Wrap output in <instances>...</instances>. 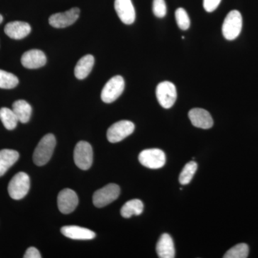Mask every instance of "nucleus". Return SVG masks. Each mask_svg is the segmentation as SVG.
I'll use <instances>...</instances> for the list:
<instances>
[{"mask_svg": "<svg viewBox=\"0 0 258 258\" xmlns=\"http://www.w3.org/2000/svg\"><path fill=\"white\" fill-rule=\"evenodd\" d=\"M56 145L55 136L48 134L42 137L33 154V161L37 166L45 165L50 161Z\"/></svg>", "mask_w": 258, "mask_h": 258, "instance_id": "1", "label": "nucleus"}, {"mask_svg": "<svg viewBox=\"0 0 258 258\" xmlns=\"http://www.w3.org/2000/svg\"><path fill=\"white\" fill-rule=\"evenodd\" d=\"M242 28V18L240 12L232 10L227 14L222 25V34L227 40H233L240 35Z\"/></svg>", "mask_w": 258, "mask_h": 258, "instance_id": "2", "label": "nucleus"}, {"mask_svg": "<svg viewBox=\"0 0 258 258\" xmlns=\"http://www.w3.org/2000/svg\"><path fill=\"white\" fill-rule=\"evenodd\" d=\"M30 187V177L26 173L19 172L8 185V193L13 200H21L28 195Z\"/></svg>", "mask_w": 258, "mask_h": 258, "instance_id": "3", "label": "nucleus"}, {"mask_svg": "<svg viewBox=\"0 0 258 258\" xmlns=\"http://www.w3.org/2000/svg\"><path fill=\"white\" fill-rule=\"evenodd\" d=\"M125 88L124 80L120 76H115L108 81L102 90L101 99L106 103H111L119 98Z\"/></svg>", "mask_w": 258, "mask_h": 258, "instance_id": "4", "label": "nucleus"}, {"mask_svg": "<svg viewBox=\"0 0 258 258\" xmlns=\"http://www.w3.org/2000/svg\"><path fill=\"white\" fill-rule=\"evenodd\" d=\"M120 187L115 184H109L97 190L93 196V203L96 208H101L109 205L118 199Z\"/></svg>", "mask_w": 258, "mask_h": 258, "instance_id": "5", "label": "nucleus"}, {"mask_svg": "<svg viewBox=\"0 0 258 258\" xmlns=\"http://www.w3.org/2000/svg\"><path fill=\"white\" fill-rule=\"evenodd\" d=\"M139 160L142 165L149 169H160L165 164L166 155L161 149H146L139 154Z\"/></svg>", "mask_w": 258, "mask_h": 258, "instance_id": "6", "label": "nucleus"}, {"mask_svg": "<svg viewBox=\"0 0 258 258\" xmlns=\"http://www.w3.org/2000/svg\"><path fill=\"white\" fill-rule=\"evenodd\" d=\"M156 95L159 104L164 108H170L174 106L177 98L175 86L169 81L159 83L156 90Z\"/></svg>", "mask_w": 258, "mask_h": 258, "instance_id": "7", "label": "nucleus"}, {"mask_svg": "<svg viewBox=\"0 0 258 258\" xmlns=\"http://www.w3.org/2000/svg\"><path fill=\"white\" fill-rule=\"evenodd\" d=\"M74 161L76 166L82 170H88L92 166L93 149L86 142H79L74 150Z\"/></svg>", "mask_w": 258, "mask_h": 258, "instance_id": "8", "label": "nucleus"}, {"mask_svg": "<svg viewBox=\"0 0 258 258\" xmlns=\"http://www.w3.org/2000/svg\"><path fill=\"white\" fill-rule=\"evenodd\" d=\"M135 125L129 120H120L108 129L107 139L111 143H117L133 133Z\"/></svg>", "mask_w": 258, "mask_h": 258, "instance_id": "9", "label": "nucleus"}, {"mask_svg": "<svg viewBox=\"0 0 258 258\" xmlns=\"http://www.w3.org/2000/svg\"><path fill=\"white\" fill-rule=\"evenodd\" d=\"M80 12L79 8H73L64 13H55L49 18V23L53 28H67L76 23L79 18Z\"/></svg>", "mask_w": 258, "mask_h": 258, "instance_id": "10", "label": "nucleus"}, {"mask_svg": "<svg viewBox=\"0 0 258 258\" xmlns=\"http://www.w3.org/2000/svg\"><path fill=\"white\" fill-rule=\"evenodd\" d=\"M79 205V198L74 190L64 189L57 197V206L62 214L68 215L76 210Z\"/></svg>", "mask_w": 258, "mask_h": 258, "instance_id": "11", "label": "nucleus"}, {"mask_svg": "<svg viewBox=\"0 0 258 258\" xmlns=\"http://www.w3.org/2000/svg\"><path fill=\"white\" fill-rule=\"evenodd\" d=\"M114 8L118 18L125 25L135 21L136 12L132 0H115Z\"/></svg>", "mask_w": 258, "mask_h": 258, "instance_id": "12", "label": "nucleus"}, {"mask_svg": "<svg viewBox=\"0 0 258 258\" xmlns=\"http://www.w3.org/2000/svg\"><path fill=\"white\" fill-rule=\"evenodd\" d=\"M47 62L46 56L42 50H30L27 51L21 57V62L24 67L28 69H40Z\"/></svg>", "mask_w": 258, "mask_h": 258, "instance_id": "13", "label": "nucleus"}, {"mask_svg": "<svg viewBox=\"0 0 258 258\" xmlns=\"http://www.w3.org/2000/svg\"><path fill=\"white\" fill-rule=\"evenodd\" d=\"M61 232L62 235L72 240H93L96 236L93 231L76 225L64 226L61 228Z\"/></svg>", "mask_w": 258, "mask_h": 258, "instance_id": "14", "label": "nucleus"}, {"mask_svg": "<svg viewBox=\"0 0 258 258\" xmlns=\"http://www.w3.org/2000/svg\"><path fill=\"white\" fill-rule=\"evenodd\" d=\"M191 123L197 128L209 129L213 126V119L210 113L203 108H193L189 112Z\"/></svg>", "mask_w": 258, "mask_h": 258, "instance_id": "15", "label": "nucleus"}, {"mask_svg": "<svg viewBox=\"0 0 258 258\" xmlns=\"http://www.w3.org/2000/svg\"><path fill=\"white\" fill-rule=\"evenodd\" d=\"M31 32V27L25 22L15 21L7 24L5 32L10 38L21 40L28 36Z\"/></svg>", "mask_w": 258, "mask_h": 258, "instance_id": "16", "label": "nucleus"}, {"mask_svg": "<svg viewBox=\"0 0 258 258\" xmlns=\"http://www.w3.org/2000/svg\"><path fill=\"white\" fill-rule=\"evenodd\" d=\"M157 252L159 257L174 258L175 257V248L174 242L169 234L161 235L157 244Z\"/></svg>", "mask_w": 258, "mask_h": 258, "instance_id": "17", "label": "nucleus"}, {"mask_svg": "<svg viewBox=\"0 0 258 258\" xmlns=\"http://www.w3.org/2000/svg\"><path fill=\"white\" fill-rule=\"evenodd\" d=\"M94 62L95 59L93 55H86L81 57L75 68L76 77L79 80L86 79L92 71Z\"/></svg>", "mask_w": 258, "mask_h": 258, "instance_id": "18", "label": "nucleus"}, {"mask_svg": "<svg viewBox=\"0 0 258 258\" xmlns=\"http://www.w3.org/2000/svg\"><path fill=\"white\" fill-rule=\"evenodd\" d=\"M20 155L17 151L3 149L0 151V176L4 175L18 160Z\"/></svg>", "mask_w": 258, "mask_h": 258, "instance_id": "19", "label": "nucleus"}, {"mask_svg": "<svg viewBox=\"0 0 258 258\" xmlns=\"http://www.w3.org/2000/svg\"><path fill=\"white\" fill-rule=\"evenodd\" d=\"M13 111L21 123H28L32 115V107L28 102L24 100H18L13 103Z\"/></svg>", "mask_w": 258, "mask_h": 258, "instance_id": "20", "label": "nucleus"}, {"mask_svg": "<svg viewBox=\"0 0 258 258\" xmlns=\"http://www.w3.org/2000/svg\"><path fill=\"white\" fill-rule=\"evenodd\" d=\"M143 211V203L138 199H134L124 204L120 210V215L124 218H130L133 215H140Z\"/></svg>", "mask_w": 258, "mask_h": 258, "instance_id": "21", "label": "nucleus"}, {"mask_svg": "<svg viewBox=\"0 0 258 258\" xmlns=\"http://www.w3.org/2000/svg\"><path fill=\"white\" fill-rule=\"evenodd\" d=\"M0 120L8 130H13L16 128L19 121L14 111L8 108L0 109Z\"/></svg>", "mask_w": 258, "mask_h": 258, "instance_id": "22", "label": "nucleus"}, {"mask_svg": "<svg viewBox=\"0 0 258 258\" xmlns=\"http://www.w3.org/2000/svg\"><path fill=\"white\" fill-rule=\"evenodd\" d=\"M197 169H198V164L196 162L190 161L187 163L180 174L179 178L180 184L182 185L189 184L196 173Z\"/></svg>", "mask_w": 258, "mask_h": 258, "instance_id": "23", "label": "nucleus"}, {"mask_svg": "<svg viewBox=\"0 0 258 258\" xmlns=\"http://www.w3.org/2000/svg\"><path fill=\"white\" fill-rule=\"evenodd\" d=\"M19 80L14 74L0 70V88L12 89L18 86Z\"/></svg>", "mask_w": 258, "mask_h": 258, "instance_id": "24", "label": "nucleus"}, {"mask_svg": "<svg viewBox=\"0 0 258 258\" xmlns=\"http://www.w3.org/2000/svg\"><path fill=\"white\" fill-rule=\"evenodd\" d=\"M249 247L247 244H236L225 254V258H246L248 257Z\"/></svg>", "mask_w": 258, "mask_h": 258, "instance_id": "25", "label": "nucleus"}, {"mask_svg": "<svg viewBox=\"0 0 258 258\" xmlns=\"http://www.w3.org/2000/svg\"><path fill=\"white\" fill-rule=\"evenodd\" d=\"M176 23L179 28L182 30H186L190 27V19L186 10L183 8H178L175 12Z\"/></svg>", "mask_w": 258, "mask_h": 258, "instance_id": "26", "label": "nucleus"}, {"mask_svg": "<svg viewBox=\"0 0 258 258\" xmlns=\"http://www.w3.org/2000/svg\"><path fill=\"white\" fill-rule=\"evenodd\" d=\"M166 5L164 0H154L153 13L157 18H163L166 15Z\"/></svg>", "mask_w": 258, "mask_h": 258, "instance_id": "27", "label": "nucleus"}, {"mask_svg": "<svg viewBox=\"0 0 258 258\" xmlns=\"http://www.w3.org/2000/svg\"><path fill=\"white\" fill-rule=\"evenodd\" d=\"M220 3L221 0H204V8L208 13H212L218 8Z\"/></svg>", "mask_w": 258, "mask_h": 258, "instance_id": "28", "label": "nucleus"}, {"mask_svg": "<svg viewBox=\"0 0 258 258\" xmlns=\"http://www.w3.org/2000/svg\"><path fill=\"white\" fill-rule=\"evenodd\" d=\"M24 258H41L42 256L38 249L35 247H29L23 256Z\"/></svg>", "mask_w": 258, "mask_h": 258, "instance_id": "29", "label": "nucleus"}, {"mask_svg": "<svg viewBox=\"0 0 258 258\" xmlns=\"http://www.w3.org/2000/svg\"><path fill=\"white\" fill-rule=\"evenodd\" d=\"M3 15H0V24H1L2 23H3Z\"/></svg>", "mask_w": 258, "mask_h": 258, "instance_id": "30", "label": "nucleus"}]
</instances>
